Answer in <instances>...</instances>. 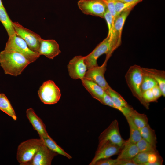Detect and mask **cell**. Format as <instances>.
I'll return each instance as SVG.
<instances>
[{
    "instance_id": "cell-7",
    "label": "cell",
    "mask_w": 165,
    "mask_h": 165,
    "mask_svg": "<svg viewBox=\"0 0 165 165\" xmlns=\"http://www.w3.org/2000/svg\"><path fill=\"white\" fill-rule=\"evenodd\" d=\"M13 24L16 34L26 42L30 49L38 54L41 36L17 22H13Z\"/></svg>"
},
{
    "instance_id": "cell-23",
    "label": "cell",
    "mask_w": 165,
    "mask_h": 165,
    "mask_svg": "<svg viewBox=\"0 0 165 165\" xmlns=\"http://www.w3.org/2000/svg\"><path fill=\"white\" fill-rule=\"evenodd\" d=\"M142 138L153 146L156 147L157 138L155 130L148 123L139 129Z\"/></svg>"
},
{
    "instance_id": "cell-39",
    "label": "cell",
    "mask_w": 165,
    "mask_h": 165,
    "mask_svg": "<svg viewBox=\"0 0 165 165\" xmlns=\"http://www.w3.org/2000/svg\"><path fill=\"white\" fill-rule=\"evenodd\" d=\"M1 0H0V7L3 6Z\"/></svg>"
},
{
    "instance_id": "cell-36",
    "label": "cell",
    "mask_w": 165,
    "mask_h": 165,
    "mask_svg": "<svg viewBox=\"0 0 165 165\" xmlns=\"http://www.w3.org/2000/svg\"><path fill=\"white\" fill-rule=\"evenodd\" d=\"M151 90L156 99L157 101L159 98L162 96L161 91L158 85L153 87Z\"/></svg>"
},
{
    "instance_id": "cell-5",
    "label": "cell",
    "mask_w": 165,
    "mask_h": 165,
    "mask_svg": "<svg viewBox=\"0 0 165 165\" xmlns=\"http://www.w3.org/2000/svg\"><path fill=\"white\" fill-rule=\"evenodd\" d=\"M4 50L13 51L21 54L30 63L35 61L40 56L30 49L26 42L16 34L9 37Z\"/></svg>"
},
{
    "instance_id": "cell-4",
    "label": "cell",
    "mask_w": 165,
    "mask_h": 165,
    "mask_svg": "<svg viewBox=\"0 0 165 165\" xmlns=\"http://www.w3.org/2000/svg\"><path fill=\"white\" fill-rule=\"evenodd\" d=\"M43 143L41 139H31L21 142L18 146L16 159L20 165H25L31 160Z\"/></svg>"
},
{
    "instance_id": "cell-20",
    "label": "cell",
    "mask_w": 165,
    "mask_h": 165,
    "mask_svg": "<svg viewBox=\"0 0 165 165\" xmlns=\"http://www.w3.org/2000/svg\"><path fill=\"white\" fill-rule=\"evenodd\" d=\"M139 152L136 144L126 140L117 159L118 160L132 159Z\"/></svg>"
},
{
    "instance_id": "cell-1",
    "label": "cell",
    "mask_w": 165,
    "mask_h": 165,
    "mask_svg": "<svg viewBox=\"0 0 165 165\" xmlns=\"http://www.w3.org/2000/svg\"><path fill=\"white\" fill-rule=\"evenodd\" d=\"M30 62L21 54L4 50L0 53V64L5 74L14 76L20 75Z\"/></svg>"
},
{
    "instance_id": "cell-28",
    "label": "cell",
    "mask_w": 165,
    "mask_h": 165,
    "mask_svg": "<svg viewBox=\"0 0 165 165\" xmlns=\"http://www.w3.org/2000/svg\"><path fill=\"white\" fill-rule=\"evenodd\" d=\"M157 85V83L153 79L143 73L141 86V90L142 94L147 90L152 89Z\"/></svg>"
},
{
    "instance_id": "cell-3",
    "label": "cell",
    "mask_w": 165,
    "mask_h": 165,
    "mask_svg": "<svg viewBox=\"0 0 165 165\" xmlns=\"http://www.w3.org/2000/svg\"><path fill=\"white\" fill-rule=\"evenodd\" d=\"M116 48L111 39V35L107 36L92 52L85 56L84 61L87 69L98 66L97 60L99 57L103 54H106V59H108Z\"/></svg>"
},
{
    "instance_id": "cell-19",
    "label": "cell",
    "mask_w": 165,
    "mask_h": 165,
    "mask_svg": "<svg viewBox=\"0 0 165 165\" xmlns=\"http://www.w3.org/2000/svg\"><path fill=\"white\" fill-rule=\"evenodd\" d=\"M81 80L83 86L92 97L101 102L105 93L104 90L97 84L91 80L85 78Z\"/></svg>"
},
{
    "instance_id": "cell-34",
    "label": "cell",
    "mask_w": 165,
    "mask_h": 165,
    "mask_svg": "<svg viewBox=\"0 0 165 165\" xmlns=\"http://www.w3.org/2000/svg\"><path fill=\"white\" fill-rule=\"evenodd\" d=\"M118 160L110 158L101 159L97 161L95 165H117Z\"/></svg>"
},
{
    "instance_id": "cell-11",
    "label": "cell",
    "mask_w": 165,
    "mask_h": 165,
    "mask_svg": "<svg viewBox=\"0 0 165 165\" xmlns=\"http://www.w3.org/2000/svg\"><path fill=\"white\" fill-rule=\"evenodd\" d=\"M108 60L106 59L105 61L101 66H97L88 69L84 77L95 82L105 91L110 86L104 76Z\"/></svg>"
},
{
    "instance_id": "cell-30",
    "label": "cell",
    "mask_w": 165,
    "mask_h": 165,
    "mask_svg": "<svg viewBox=\"0 0 165 165\" xmlns=\"http://www.w3.org/2000/svg\"><path fill=\"white\" fill-rule=\"evenodd\" d=\"M150 152H139L132 160L137 165H143L148 162Z\"/></svg>"
},
{
    "instance_id": "cell-24",
    "label": "cell",
    "mask_w": 165,
    "mask_h": 165,
    "mask_svg": "<svg viewBox=\"0 0 165 165\" xmlns=\"http://www.w3.org/2000/svg\"><path fill=\"white\" fill-rule=\"evenodd\" d=\"M0 110L12 117L13 120H16L15 112L9 100L3 93L0 95Z\"/></svg>"
},
{
    "instance_id": "cell-22",
    "label": "cell",
    "mask_w": 165,
    "mask_h": 165,
    "mask_svg": "<svg viewBox=\"0 0 165 165\" xmlns=\"http://www.w3.org/2000/svg\"><path fill=\"white\" fill-rule=\"evenodd\" d=\"M40 138L42 140L44 144L52 151L56 152L58 154L64 156L69 159L72 158L71 155L67 153L58 145L49 135L41 137Z\"/></svg>"
},
{
    "instance_id": "cell-6",
    "label": "cell",
    "mask_w": 165,
    "mask_h": 165,
    "mask_svg": "<svg viewBox=\"0 0 165 165\" xmlns=\"http://www.w3.org/2000/svg\"><path fill=\"white\" fill-rule=\"evenodd\" d=\"M38 93L41 101L47 105L57 103L61 96L59 88L53 81L50 80L42 83L38 90Z\"/></svg>"
},
{
    "instance_id": "cell-10",
    "label": "cell",
    "mask_w": 165,
    "mask_h": 165,
    "mask_svg": "<svg viewBox=\"0 0 165 165\" xmlns=\"http://www.w3.org/2000/svg\"><path fill=\"white\" fill-rule=\"evenodd\" d=\"M121 149L118 145L109 141L99 143L94 156L89 165H95L96 162L100 160L119 154Z\"/></svg>"
},
{
    "instance_id": "cell-25",
    "label": "cell",
    "mask_w": 165,
    "mask_h": 165,
    "mask_svg": "<svg viewBox=\"0 0 165 165\" xmlns=\"http://www.w3.org/2000/svg\"><path fill=\"white\" fill-rule=\"evenodd\" d=\"M126 118L130 129V137L127 141L128 142L136 144L142 138L140 130L130 116Z\"/></svg>"
},
{
    "instance_id": "cell-15",
    "label": "cell",
    "mask_w": 165,
    "mask_h": 165,
    "mask_svg": "<svg viewBox=\"0 0 165 165\" xmlns=\"http://www.w3.org/2000/svg\"><path fill=\"white\" fill-rule=\"evenodd\" d=\"M61 53L58 43L53 39H41L38 54L53 59Z\"/></svg>"
},
{
    "instance_id": "cell-40",
    "label": "cell",
    "mask_w": 165,
    "mask_h": 165,
    "mask_svg": "<svg viewBox=\"0 0 165 165\" xmlns=\"http://www.w3.org/2000/svg\"></svg>"
},
{
    "instance_id": "cell-38",
    "label": "cell",
    "mask_w": 165,
    "mask_h": 165,
    "mask_svg": "<svg viewBox=\"0 0 165 165\" xmlns=\"http://www.w3.org/2000/svg\"><path fill=\"white\" fill-rule=\"evenodd\" d=\"M119 1L126 3H135L138 4L143 0H116Z\"/></svg>"
},
{
    "instance_id": "cell-14",
    "label": "cell",
    "mask_w": 165,
    "mask_h": 165,
    "mask_svg": "<svg viewBox=\"0 0 165 165\" xmlns=\"http://www.w3.org/2000/svg\"><path fill=\"white\" fill-rule=\"evenodd\" d=\"M131 10L121 13L116 17L111 33V39L117 48L121 43L122 30L125 22Z\"/></svg>"
},
{
    "instance_id": "cell-18",
    "label": "cell",
    "mask_w": 165,
    "mask_h": 165,
    "mask_svg": "<svg viewBox=\"0 0 165 165\" xmlns=\"http://www.w3.org/2000/svg\"><path fill=\"white\" fill-rule=\"evenodd\" d=\"M144 73L153 79L157 83L163 97L165 96V72L163 70L142 68Z\"/></svg>"
},
{
    "instance_id": "cell-29",
    "label": "cell",
    "mask_w": 165,
    "mask_h": 165,
    "mask_svg": "<svg viewBox=\"0 0 165 165\" xmlns=\"http://www.w3.org/2000/svg\"><path fill=\"white\" fill-rule=\"evenodd\" d=\"M139 152H152L157 151L156 147L150 144L143 138L136 143Z\"/></svg>"
},
{
    "instance_id": "cell-35",
    "label": "cell",
    "mask_w": 165,
    "mask_h": 165,
    "mask_svg": "<svg viewBox=\"0 0 165 165\" xmlns=\"http://www.w3.org/2000/svg\"><path fill=\"white\" fill-rule=\"evenodd\" d=\"M102 104L109 106L117 109V107L109 96L105 92L100 102Z\"/></svg>"
},
{
    "instance_id": "cell-26",
    "label": "cell",
    "mask_w": 165,
    "mask_h": 165,
    "mask_svg": "<svg viewBox=\"0 0 165 165\" xmlns=\"http://www.w3.org/2000/svg\"><path fill=\"white\" fill-rule=\"evenodd\" d=\"M129 116L139 129L148 123V119L147 116L144 114L139 113L134 109L132 111Z\"/></svg>"
},
{
    "instance_id": "cell-33",
    "label": "cell",
    "mask_w": 165,
    "mask_h": 165,
    "mask_svg": "<svg viewBox=\"0 0 165 165\" xmlns=\"http://www.w3.org/2000/svg\"><path fill=\"white\" fill-rule=\"evenodd\" d=\"M142 97L145 101L147 103L153 102H156L151 89L147 90L142 94Z\"/></svg>"
},
{
    "instance_id": "cell-12",
    "label": "cell",
    "mask_w": 165,
    "mask_h": 165,
    "mask_svg": "<svg viewBox=\"0 0 165 165\" xmlns=\"http://www.w3.org/2000/svg\"><path fill=\"white\" fill-rule=\"evenodd\" d=\"M85 56H76L69 62L67 65L69 75L74 79L84 78L87 70L84 61Z\"/></svg>"
},
{
    "instance_id": "cell-21",
    "label": "cell",
    "mask_w": 165,
    "mask_h": 165,
    "mask_svg": "<svg viewBox=\"0 0 165 165\" xmlns=\"http://www.w3.org/2000/svg\"><path fill=\"white\" fill-rule=\"evenodd\" d=\"M0 21L6 29L9 37L16 34L13 22L9 17L3 6L0 7Z\"/></svg>"
},
{
    "instance_id": "cell-2",
    "label": "cell",
    "mask_w": 165,
    "mask_h": 165,
    "mask_svg": "<svg viewBox=\"0 0 165 165\" xmlns=\"http://www.w3.org/2000/svg\"><path fill=\"white\" fill-rule=\"evenodd\" d=\"M143 72L142 67L134 65L129 68L125 75V78L128 86L133 95L136 97L147 109L149 104L143 99L141 90Z\"/></svg>"
},
{
    "instance_id": "cell-17",
    "label": "cell",
    "mask_w": 165,
    "mask_h": 165,
    "mask_svg": "<svg viewBox=\"0 0 165 165\" xmlns=\"http://www.w3.org/2000/svg\"><path fill=\"white\" fill-rule=\"evenodd\" d=\"M26 115L34 129L37 131L40 138L49 135L45 124L35 113L33 109L32 108L28 109L26 111Z\"/></svg>"
},
{
    "instance_id": "cell-27",
    "label": "cell",
    "mask_w": 165,
    "mask_h": 165,
    "mask_svg": "<svg viewBox=\"0 0 165 165\" xmlns=\"http://www.w3.org/2000/svg\"><path fill=\"white\" fill-rule=\"evenodd\" d=\"M137 4L135 3H126L115 0L116 17L122 13L130 10H131Z\"/></svg>"
},
{
    "instance_id": "cell-9",
    "label": "cell",
    "mask_w": 165,
    "mask_h": 165,
    "mask_svg": "<svg viewBox=\"0 0 165 165\" xmlns=\"http://www.w3.org/2000/svg\"><path fill=\"white\" fill-rule=\"evenodd\" d=\"M99 143L109 141L122 148L126 140L122 137L118 121L115 119L100 135Z\"/></svg>"
},
{
    "instance_id": "cell-31",
    "label": "cell",
    "mask_w": 165,
    "mask_h": 165,
    "mask_svg": "<svg viewBox=\"0 0 165 165\" xmlns=\"http://www.w3.org/2000/svg\"><path fill=\"white\" fill-rule=\"evenodd\" d=\"M104 18L105 20L107 23L108 29L107 36H109L111 35L113 24V22L112 16L107 9L104 14Z\"/></svg>"
},
{
    "instance_id": "cell-8",
    "label": "cell",
    "mask_w": 165,
    "mask_h": 165,
    "mask_svg": "<svg viewBox=\"0 0 165 165\" xmlns=\"http://www.w3.org/2000/svg\"><path fill=\"white\" fill-rule=\"evenodd\" d=\"M78 5L84 14L103 18L107 9L104 0H80Z\"/></svg>"
},
{
    "instance_id": "cell-16",
    "label": "cell",
    "mask_w": 165,
    "mask_h": 165,
    "mask_svg": "<svg viewBox=\"0 0 165 165\" xmlns=\"http://www.w3.org/2000/svg\"><path fill=\"white\" fill-rule=\"evenodd\" d=\"M105 91L111 98L117 107V109L120 111L125 117L129 116L134 109L129 105L121 95L110 86Z\"/></svg>"
},
{
    "instance_id": "cell-32",
    "label": "cell",
    "mask_w": 165,
    "mask_h": 165,
    "mask_svg": "<svg viewBox=\"0 0 165 165\" xmlns=\"http://www.w3.org/2000/svg\"><path fill=\"white\" fill-rule=\"evenodd\" d=\"M106 3L108 10L112 14L113 24L116 17V13L115 5V0H104Z\"/></svg>"
},
{
    "instance_id": "cell-13",
    "label": "cell",
    "mask_w": 165,
    "mask_h": 165,
    "mask_svg": "<svg viewBox=\"0 0 165 165\" xmlns=\"http://www.w3.org/2000/svg\"><path fill=\"white\" fill-rule=\"evenodd\" d=\"M57 155L43 142L32 160L25 165H50L53 158Z\"/></svg>"
},
{
    "instance_id": "cell-37",
    "label": "cell",
    "mask_w": 165,
    "mask_h": 165,
    "mask_svg": "<svg viewBox=\"0 0 165 165\" xmlns=\"http://www.w3.org/2000/svg\"><path fill=\"white\" fill-rule=\"evenodd\" d=\"M118 160V161L117 165H137L132 159Z\"/></svg>"
}]
</instances>
